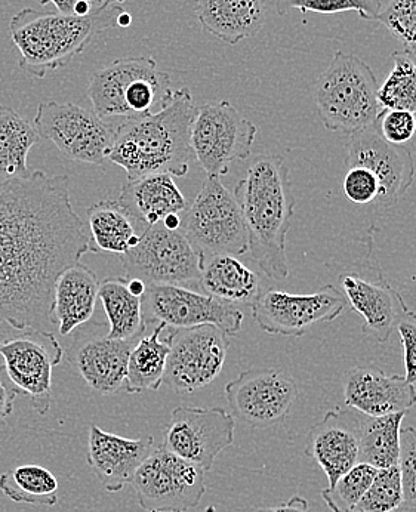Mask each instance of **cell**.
Masks as SVG:
<instances>
[{
    "label": "cell",
    "instance_id": "6da1fadb",
    "mask_svg": "<svg viewBox=\"0 0 416 512\" xmlns=\"http://www.w3.org/2000/svg\"><path fill=\"white\" fill-rule=\"evenodd\" d=\"M89 251L66 175L0 180V323L49 332L58 277Z\"/></svg>",
    "mask_w": 416,
    "mask_h": 512
},
{
    "label": "cell",
    "instance_id": "7a4b0ae2",
    "mask_svg": "<svg viewBox=\"0 0 416 512\" xmlns=\"http://www.w3.org/2000/svg\"><path fill=\"white\" fill-rule=\"evenodd\" d=\"M249 234V252L274 282L289 277L286 239L295 214L294 193L285 159L276 154L254 157L234 188Z\"/></svg>",
    "mask_w": 416,
    "mask_h": 512
},
{
    "label": "cell",
    "instance_id": "3957f363",
    "mask_svg": "<svg viewBox=\"0 0 416 512\" xmlns=\"http://www.w3.org/2000/svg\"><path fill=\"white\" fill-rule=\"evenodd\" d=\"M196 111L190 89H174L163 109L116 126L110 162L125 169L129 181L154 174L186 177L194 157L190 135Z\"/></svg>",
    "mask_w": 416,
    "mask_h": 512
},
{
    "label": "cell",
    "instance_id": "277c9868",
    "mask_svg": "<svg viewBox=\"0 0 416 512\" xmlns=\"http://www.w3.org/2000/svg\"><path fill=\"white\" fill-rule=\"evenodd\" d=\"M128 2L132 0H104L85 17L57 9H23L9 23L12 42L20 51L18 66L39 79L69 66L95 36L117 27L120 15L126 12L122 5Z\"/></svg>",
    "mask_w": 416,
    "mask_h": 512
},
{
    "label": "cell",
    "instance_id": "5b68a950",
    "mask_svg": "<svg viewBox=\"0 0 416 512\" xmlns=\"http://www.w3.org/2000/svg\"><path fill=\"white\" fill-rule=\"evenodd\" d=\"M378 80L357 55L337 51L314 86L317 113L326 131L353 135L381 114Z\"/></svg>",
    "mask_w": 416,
    "mask_h": 512
},
{
    "label": "cell",
    "instance_id": "8992f818",
    "mask_svg": "<svg viewBox=\"0 0 416 512\" xmlns=\"http://www.w3.org/2000/svg\"><path fill=\"white\" fill-rule=\"evenodd\" d=\"M174 89L171 76L159 72L152 57L123 58L103 67L89 80L88 97L101 119H132L165 107Z\"/></svg>",
    "mask_w": 416,
    "mask_h": 512
},
{
    "label": "cell",
    "instance_id": "52a82bcc",
    "mask_svg": "<svg viewBox=\"0 0 416 512\" xmlns=\"http://www.w3.org/2000/svg\"><path fill=\"white\" fill-rule=\"evenodd\" d=\"M184 231L203 258L249 252V234L236 197L220 178L206 177L193 205L184 212Z\"/></svg>",
    "mask_w": 416,
    "mask_h": 512
},
{
    "label": "cell",
    "instance_id": "ba28073f",
    "mask_svg": "<svg viewBox=\"0 0 416 512\" xmlns=\"http://www.w3.org/2000/svg\"><path fill=\"white\" fill-rule=\"evenodd\" d=\"M257 134V126L233 104L206 103L197 107L191 125V150L208 177L221 178L234 162L249 159Z\"/></svg>",
    "mask_w": 416,
    "mask_h": 512
},
{
    "label": "cell",
    "instance_id": "9c48e42d",
    "mask_svg": "<svg viewBox=\"0 0 416 512\" xmlns=\"http://www.w3.org/2000/svg\"><path fill=\"white\" fill-rule=\"evenodd\" d=\"M120 261L128 279H140L146 285H194L203 267V256L194 251L186 234L162 224L147 227Z\"/></svg>",
    "mask_w": 416,
    "mask_h": 512
},
{
    "label": "cell",
    "instance_id": "30bf717a",
    "mask_svg": "<svg viewBox=\"0 0 416 512\" xmlns=\"http://www.w3.org/2000/svg\"><path fill=\"white\" fill-rule=\"evenodd\" d=\"M33 126L40 140L51 141L67 160L103 165L109 160L117 125L76 104L49 101L39 104Z\"/></svg>",
    "mask_w": 416,
    "mask_h": 512
},
{
    "label": "cell",
    "instance_id": "8fae6325",
    "mask_svg": "<svg viewBox=\"0 0 416 512\" xmlns=\"http://www.w3.org/2000/svg\"><path fill=\"white\" fill-rule=\"evenodd\" d=\"M163 384L178 394H191L215 381L226 365L230 336L214 325L171 329Z\"/></svg>",
    "mask_w": 416,
    "mask_h": 512
},
{
    "label": "cell",
    "instance_id": "7c38bea8",
    "mask_svg": "<svg viewBox=\"0 0 416 512\" xmlns=\"http://www.w3.org/2000/svg\"><path fill=\"white\" fill-rule=\"evenodd\" d=\"M205 474L160 446L141 464L131 484L144 511H187L205 496Z\"/></svg>",
    "mask_w": 416,
    "mask_h": 512
},
{
    "label": "cell",
    "instance_id": "4fadbf2b",
    "mask_svg": "<svg viewBox=\"0 0 416 512\" xmlns=\"http://www.w3.org/2000/svg\"><path fill=\"white\" fill-rule=\"evenodd\" d=\"M143 311L147 325L162 323L171 329L214 325L236 336L243 325V313L234 305L186 286L147 285Z\"/></svg>",
    "mask_w": 416,
    "mask_h": 512
},
{
    "label": "cell",
    "instance_id": "5bb4252c",
    "mask_svg": "<svg viewBox=\"0 0 416 512\" xmlns=\"http://www.w3.org/2000/svg\"><path fill=\"white\" fill-rule=\"evenodd\" d=\"M236 421L221 407L178 406L172 410L162 446L205 473L218 455L234 443Z\"/></svg>",
    "mask_w": 416,
    "mask_h": 512
},
{
    "label": "cell",
    "instance_id": "9a60e30c",
    "mask_svg": "<svg viewBox=\"0 0 416 512\" xmlns=\"http://www.w3.org/2000/svg\"><path fill=\"white\" fill-rule=\"evenodd\" d=\"M344 293L326 285L310 295L268 289L251 305L252 317L270 335L304 336L319 323H331L347 307Z\"/></svg>",
    "mask_w": 416,
    "mask_h": 512
},
{
    "label": "cell",
    "instance_id": "2e32d148",
    "mask_svg": "<svg viewBox=\"0 0 416 512\" xmlns=\"http://www.w3.org/2000/svg\"><path fill=\"white\" fill-rule=\"evenodd\" d=\"M5 370L20 394L29 397L33 410L46 415L52 406V370L64 351L51 332L29 329L0 348Z\"/></svg>",
    "mask_w": 416,
    "mask_h": 512
},
{
    "label": "cell",
    "instance_id": "e0dca14e",
    "mask_svg": "<svg viewBox=\"0 0 416 512\" xmlns=\"http://www.w3.org/2000/svg\"><path fill=\"white\" fill-rule=\"evenodd\" d=\"M224 393L233 416L249 427L268 428L289 415L300 390L285 370L249 369L228 382Z\"/></svg>",
    "mask_w": 416,
    "mask_h": 512
},
{
    "label": "cell",
    "instance_id": "ac0fdd59",
    "mask_svg": "<svg viewBox=\"0 0 416 512\" xmlns=\"http://www.w3.org/2000/svg\"><path fill=\"white\" fill-rule=\"evenodd\" d=\"M345 166H362L378 178L379 194L375 205L381 209L396 205L415 180L412 151L385 141L377 122L350 135Z\"/></svg>",
    "mask_w": 416,
    "mask_h": 512
},
{
    "label": "cell",
    "instance_id": "d6986e66",
    "mask_svg": "<svg viewBox=\"0 0 416 512\" xmlns=\"http://www.w3.org/2000/svg\"><path fill=\"white\" fill-rule=\"evenodd\" d=\"M104 325L80 330L72 348L70 363L95 393L113 396L125 385L129 354L137 341L110 339L101 332Z\"/></svg>",
    "mask_w": 416,
    "mask_h": 512
},
{
    "label": "cell",
    "instance_id": "ffe728a7",
    "mask_svg": "<svg viewBox=\"0 0 416 512\" xmlns=\"http://www.w3.org/2000/svg\"><path fill=\"white\" fill-rule=\"evenodd\" d=\"M363 413L351 409L329 410L311 427L304 453L325 471L329 487L359 464L360 430Z\"/></svg>",
    "mask_w": 416,
    "mask_h": 512
},
{
    "label": "cell",
    "instance_id": "44dd1931",
    "mask_svg": "<svg viewBox=\"0 0 416 512\" xmlns=\"http://www.w3.org/2000/svg\"><path fill=\"white\" fill-rule=\"evenodd\" d=\"M347 407L366 416L408 412L416 404L415 385L405 376L387 375L375 366H354L342 379Z\"/></svg>",
    "mask_w": 416,
    "mask_h": 512
},
{
    "label": "cell",
    "instance_id": "7402d4cb",
    "mask_svg": "<svg viewBox=\"0 0 416 512\" xmlns=\"http://www.w3.org/2000/svg\"><path fill=\"white\" fill-rule=\"evenodd\" d=\"M152 436L131 440L116 434L106 433L98 425L89 427L88 453L86 461L100 480L106 492H120L126 484H131L144 461L152 455Z\"/></svg>",
    "mask_w": 416,
    "mask_h": 512
},
{
    "label": "cell",
    "instance_id": "603a6c76",
    "mask_svg": "<svg viewBox=\"0 0 416 512\" xmlns=\"http://www.w3.org/2000/svg\"><path fill=\"white\" fill-rule=\"evenodd\" d=\"M342 293L348 304L363 319V332L379 342H387L408 305L397 289L379 273L378 280L357 273L340 276Z\"/></svg>",
    "mask_w": 416,
    "mask_h": 512
},
{
    "label": "cell",
    "instance_id": "cb8c5ba5",
    "mask_svg": "<svg viewBox=\"0 0 416 512\" xmlns=\"http://www.w3.org/2000/svg\"><path fill=\"white\" fill-rule=\"evenodd\" d=\"M117 202L126 209L141 233L147 227L160 224L163 218L186 212V197L174 177L168 174L147 175L123 185Z\"/></svg>",
    "mask_w": 416,
    "mask_h": 512
},
{
    "label": "cell",
    "instance_id": "d4e9b609",
    "mask_svg": "<svg viewBox=\"0 0 416 512\" xmlns=\"http://www.w3.org/2000/svg\"><path fill=\"white\" fill-rule=\"evenodd\" d=\"M265 0H196L200 26L226 45L254 37L265 24Z\"/></svg>",
    "mask_w": 416,
    "mask_h": 512
},
{
    "label": "cell",
    "instance_id": "484cf974",
    "mask_svg": "<svg viewBox=\"0 0 416 512\" xmlns=\"http://www.w3.org/2000/svg\"><path fill=\"white\" fill-rule=\"evenodd\" d=\"M98 292L100 280L91 268L77 262L63 271L55 285L52 310V320L61 336H69L92 319Z\"/></svg>",
    "mask_w": 416,
    "mask_h": 512
},
{
    "label": "cell",
    "instance_id": "4316f807",
    "mask_svg": "<svg viewBox=\"0 0 416 512\" xmlns=\"http://www.w3.org/2000/svg\"><path fill=\"white\" fill-rule=\"evenodd\" d=\"M200 286L227 304L252 305L260 296V277L233 255L203 258Z\"/></svg>",
    "mask_w": 416,
    "mask_h": 512
},
{
    "label": "cell",
    "instance_id": "83f0119b",
    "mask_svg": "<svg viewBox=\"0 0 416 512\" xmlns=\"http://www.w3.org/2000/svg\"><path fill=\"white\" fill-rule=\"evenodd\" d=\"M91 251L125 255L131 251L141 230L126 209L117 200L106 199L88 209Z\"/></svg>",
    "mask_w": 416,
    "mask_h": 512
},
{
    "label": "cell",
    "instance_id": "f1b7e54d",
    "mask_svg": "<svg viewBox=\"0 0 416 512\" xmlns=\"http://www.w3.org/2000/svg\"><path fill=\"white\" fill-rule=\"evenodd\" d=\"M166 329L162 323H156L152 330L147 326L129 354L123 390L128 394H141L144 391H157L163 384L166 362H168L169 344L162 338Z\"/></svg>",
    "mask_w": 416,
    "mask_h": 512
},
{
    "label": "cell",
    "instance_id": "f546056e",
    "mask_svg": "<svg viewBox=\"0 0 416 512\" xmlns=\"http://www.w3.org/2000/svg\"><path fill=\"white\" fill-rule=\"evenodd\" d=\"M98 298L109 320L110 339L137 341L146 332L149 325L144 320L143 298L129 291L126 277H109L100 282Z\"/></svg>",
    "mask_w": 416,
    "mask_h": 512
},
{
    "label": "cell",
    "instance_id": "4dcf8cb0",
    "mask_svg": "<svg viewBox=\"0 0 416 512\" xmlns=\"http://www.w3.org/2000/svg\"><path fill=\"white\" fill-rule=\"evenodd\" d=\"M39 140L32 123L17 111L0 106V180L30 175L27 159Z\"/></svg>",
    "mask_w": 416,
    "mask_h": 512
},
{
    "label": "cell",
    "instance_id": "1f68e13d",
    "mask_svg": "<svg viewBox=\"0 0 416 512\" xmlns=\"http://www.w3.org/2000/svg\"><path fill=\"white\" fill-rule=\"evenodd\" d=\"M405 412L366 416L360 430L359 462L377 470L397 467L400 458V433Z\"/></svg>",
    "mask_w": 416,
    "mask_h": 512
},
{
    "label": "cell",
    "instance_id": "d6a6232c",
    "mask_svg": "<svg viewBox=\"0 0 416 512\" xmlns=\"http://www.w3.org/2000/svg\"><path fill=\"white\" fill-rule=\"evenodd\" d=\"M58 487L57 477L40 465H21L0 476V492L17 504L55 507Z\"/></svg>",
    "mask_w": 416,
    "mask_h": 512
},
{
    "label": "cell",
    "instance_id": "836d02e7",
    "mask_svg": "<svg viewBox=\"0 0 416 512\" xmlns=\"http://www.w3.org/2000/svg\"><path fill=\"white\" fill-rule=\"evenodd\" d=\"M393 70L378 91L382 110H403L416 114V64L405 51L394 52Z\"/></svg>",
    "mask_w": 416,
    "mask_h": 512
},
{
    "label": "cell",
    "instance_id": "e575fe53",
    "mask_svg": "<svg viewBox=\"0 0 416 512\" xmlns=\"http://www.w3.org/2000/svg\"><path fill=\"white\" fill-rule=\"evenodd\" d=\"M377 473V468L359 462L338 478L334 486L323 490L322 499L332 512H353Z\"/></svg>",
    "mask_w": 416,
    "mask_h": 512
},
{
    "label": "cell",
    "instance_id": "d590c367",
    "mask_svg": "<svg viewBox=\"0 0 416 512\" xmlns=\"http://www.w3.org/2000/svg\"><path fill=\"white\" fill-rule=\"evenodd\" d=\"M405 502L399 467L378 470L353 512H393Z\"/></svg>",
    "mask_w": 416,
    "mask_h": 512
},
{
    "label": "cell",
    "instance_id": "8d00e7d4",
    "mask_svg": "<svg viewBox=\"0 0 416 512\" xmlns=\"http://www.w3.org/2000/svg\"><path fill=\"white\" fill-rule=\"evenodd\" d=\"M381 8V0H276V12L280 17H285L291 9L317 14L354 11L362 20L375 21Z\"/></svg>",
    "mask_w": 416,
    "mask_h": 512
},
{
    "label": "cell",
    "instance_id": "74e56055",
    "mask_svg": "<svg viewBox=\"0 0 416 512\" xmlns=\"http://www.w3.org/2000/svg\"><path fill=\"white\" fill-rule=\"evenodd\" d=\"M375 21L405 46L416 45V0H388Z\"/></svg>",
    "mask_w": 416,
    "mask_h": 512
},
{
    "label": "cell",
    "instance_id": "f35d334b",
    "mask_svg": "<svg viewBox=\"0 0 416 512\" xmlns=\"http://www.w3.org/2000/svg\"><path fill=\"white\" fill-rule=\"evenodd\" d=\"M342 193L356 205L375 203L379 194L378 178L362 166H350L342 180Z\"/></svg>",
    "mask_w": 416,
    "mask_h": 512
},
{
    "label": "cell",
    "instance_id": "ab89813d",
    "mask_svg": "<svg viewBox=\"0 0 416 512\" xmlns=\"http://www.w3.org/2000/svg\"><path fill=\"white\" fill-rule=\"evenodd\" d=\"M378 129L382 138L396 146H405L416 134V114L403 110H382Z\"/></svg>",
    "mask_w": 416,
    "mask_h": 512
},
{
    "label": "cell",
    "instance_id": "60d3db41",
    "mask_svg": "<svg viewBox=\"0 0 416 512\" xmlns=\"http://www.w3.org/2000/svg\"><path fill=\"white\" fill-rule=\"evenodd\" d=\"M400 477L405 502H416V430L408 427L400 433Z\"/></svg>",
    "mask_w": 416,
    "mask_h": 512
},
{
    "label": "cell",
    "instance_id": "b9f144b4",
    "mask_svg": "<svg viewBox=\"0 0 416 512\" xmlns=\"http://www.w3.org/2000/svg\"><path fill=\"white\" fill-rule=\"evenodd\" d=\"M403 348V363H405V379L411 385H416V313L411 308L403 313L396 326Z\"/></svg>",
    "mask_w": 416,
    "mask_h": 512
},
{
    "label": "cell",
    "instance_id": "7bdbcfd3",
    "mask_svg": "<svg viewBox=\"0 0 416 512\" xmlns=\"http://www.w3.org/2000/svg\"><path fill=\"white\" fill-rule=\"evenodd\" d=\"M18 394H20V391L14 387L11 379L6 375L5 367L0 366V422L5 421L12 415Z\"/></svg>",
    "mask_w": 416,
    "mask_h": 512
},
{
    "label": "cell",
    "instance_id": "ee69618b",
    "mask_svg": "<svg viewBox=\"0 0 416 512\" xmlns=\"http://www.w3.org/2000/svg\"><path fill=\"white\" fill-rule=\"evenodd\" d=\"M254 512H310V505L303 496H294L286 504L271 508H258Z\"/></svg>",
    "mask_w": 416,
    "mask_h": 512
},
{
    "label": "cell",
    "instance_id": "f6af8a7d",
    "mask_svg": "<svg viewBox=\"0 0 416 512\" xmlns=\"http://www.w3.org/2000/svg\"><path fill=\"white\" fill-rule=\"evenodd\" d=\"M38 3L40 6H43V8H45L48 3H52L57 11L64 12V14H73L76 0H38Z\"/></svg>",
    "mask_w": 416,
    "mask_h": 512
},
{
    "label": "cell",
    "instance_id": "bcb514c9",
    "mask_svg": "<svg viewBox=\"0 0 416 512\" xmlns=\"http://www.w3.org/2000/svg\"><path fill=\"white\" fill-rule=\"evenodd\" d=\"M128 289L131 293H134L135 296H141L143 298L144 293H146L147 285L140 279H128Z\"/></svg>",
    "mask_w": 416,
    "mask_h": 512
},
{
    "label": "cell",
    "instance_id": "7dc6e473",
    "mask_svg": "<svg viewBox=\"0 0 416 512\" xmlns=\"http://www.w3.org/2000/svg\"><path fill=\"white\" fill-rule=\"evenodd\" d=\"M160 224H162L163 227L168 228V230L177 231L180 230L181 225H183V220H181L180 215L172 214L163 218V221L160 222Z\"/></svg>",
    "mask_w": 416,
    "mask_h": 512
},
{
    "label": "cell",
    "instance_id": "c3c4849f",
    "mask_svg": "<svg viewBox=\"0 0 416 512\" xmlns=\"http://www.w3.org/2000/svg\"><path fill=\"white\" fill-rule=\"evenodd\" d=\"M92 9H94V6L86 2V0H76L73 14L79 15V17H85V15L91 14Z\"/></svg>",
    "mask_w": 416,
    "mask_h": 512
},
{
    "label": "cell",
    "instance_id": "681fc988",
    "mask_svg": "<svg viewBox=\"0 0 416 512\" xmlns=\"http://www.w3.org/2000/svg\"><path fill=\"white\" fill-rule=\"evenodd\" d=\"M132 23V17L131 14H128V12H123L122 15L119 17V21H117V27H129Z\"/></svg>",
    "mask_w": 416,
    "mask_h": 512
},
{
    "label": "cell",
    "instance_id": "f907efd6",
    "mask_svg": "<svg viewBox=\"0 0 416 512\" xmlns=\"http://www.w3.org/2000/svg\"><path fill=\"white\" fill-rule=\"evenodd\" d=\"M393 512H416V502H403L402 507Z\"/></svg>",
    "mask_w": 416,
    "mask_h": 512
},
{
    "label": "cell",
    "instance_id": "816d5d0a",
    "mask_svg": "<svg viewBox=\"0 0 416 512\" xmlns=\"http://www.w3.org/2000/svg\"><path fill=\"white\" fill-rule=\"evenodd\" d=\"M403 51L406 52V54L409 55V57L412 58V61L416 64V45H409L405 46V49Z\"/></svg>",
    "mask_w": 416,
    "mask_h": 512
},
{
    "label": "cell",
    "instance_id": "f5cc1de1",
    "mask_svg": "<svg viewBox=\"0 0 416 512\" xmlns=\"http://www.w3.org/2000/svg\"><path fill=\"white\" fill-rule=\"evenodd\" d=\"M86 2L91 3L94 8H97L98 5H101V3L104 2V0H86Z\"/></svg>",
    "mask_w": 416,
    "mask_h": 512
},
{
    "label": "cell",
    "instance_id": "db71d44e",
    "mask_svg": "<svg viewBox=\"0 0 416 512\" xmlns=\"http://www.w3.org/2000/svg\"><path fill=\"white\" fill-rule=\"evenodd\" d=\"M146 512H187V511H146Z\"/></svg>",
    "mask_w": 416,
    "mask_h": 512
},
{
    "label": "cell",
    "instance_id": "11a10c76",
    "mask_svg": "<svg viewBox=\"0 0 416 512\" xmlns=\"http://www.w3.org/2000/svg\"><path fill=\"white\" fill-rule=\"evenodd\" d=\"M0 348H2V342H0Z\"/></svg>",
    "mask_w": 416,
    "mask_h": 512
}]
</instances>
